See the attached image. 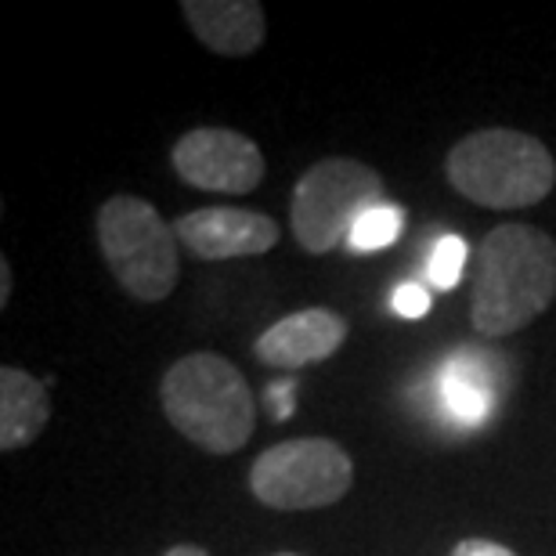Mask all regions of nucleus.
Wrapping results in <instances>:
<instances>
[{
  "label": "nucleus",
  "mask_w": 556,
  "mask_h": 556,
  "mask_svg": "<svg viewBox=\"0 0 556 556\" xmlns=\"http://www.w3.org/2000/svg\"><path fill=\"white\" fill-rule=\"evenodd\" d=\"M383 203V177L369 163L332 155L315 163L293 188V239L304 253H332L351 239L365 210Z\"/></svg>",
  "instance_id": "39448f33"
},
{
  "label": "nucleus",
  "mask_w": 556,
  "mask_h": 556,
  "mask_svg": "<svg viewBox=\"0 0 556 556\" xmlns=\"http://www.w3.org/2000/svg\"><path fill=\"white\" fill-rule=\"evenodd\" d=\"M11 300V264L8 257H0V307Z\"/></svg>",
  "instance_id": "a211bd4d"
},
{
  "label": "nucleus",
  "mask_w": 556,
  "mask_h": 556,
  "mask_svg": "<svg viewBox=\"0 0 556 556\" xmlns=\"http://www.w3.org/2000/svg\"><path fill=\"white\" fill-rule=\"evenodd\" d=\"M275 556H300V553H275Z\"/></svg>",
  "instance_id": "aec40b11"
},
{
  "label": "nucleus",
  "mask_w": 556,
  "mask_h": 556,
  "mask_svg": "<svg viewBox=\"0 0 556 556\" xmlns=\"http://www.w3.org/2000/svg\"><path fill=\"white\" fill-rule=\"evenodd\" d=\"M391 307L402 318H422L430 311V289L422 282H402L391 293Z\"/></svg>",
  "instance_id": "2eb2a0df"
},
{
  "label": "nucleus",
  "mask_w": 556,
  "mask_h": 556,
  "mask_svg": "<svg viewBox=\"0 0 556 556\" xmlns=\"http://www.w3.org/2000/svg\"><path fill=\"white\" fill-rule=\"evenodd\" d=\"M98 247L116 282L141 304H160L174 293L181 278V242L174 225H166L149 199L113 195L94 217Z\"/></svg>",
  "instance_id": "20e7f679"
},
{
  "label": "nucleus",
  "mask_w": 556,
  "mask_h": 556,
  "mask_svg": "<svg viewBox=\"0 0 556 556\" xmlns=\"http://www.w3.org/2000/svg\"><path fill=\"white\" fill-rule=\"evenodd\" d=\"M160 402L170 427L210 455L247 448L257 430V402L247 376L214 351L174 362L160 383Z\"/></svg>",
  "instance_id": "f03ea898"
},
{
  "label": "nucleus",
  "mask_w": 556,
  "mask_h": 556,
  "mask_svg": "<svg viewBox=\"0 0 556 556\" xmlns=\"http://www.w3.org/2000/svg\"><path fill=\"white\" fill-rule=\"evenodd\" d=\"M452 188L488 210H525L542 203L556 185V160L539 138L509 127L466 135L444 160Z\"/></svg>",
  "instance_id": "7ed1b4c3"
},
{
  "label": "nucleus",
  "mask_w": 556,
  "mask_h": 556,
  "mask_svg": "<svg viewBox=\"0 0 556 556\" xmlns=\"http://www.w3.org/2000/svg\"><path fill=\"white\" fill-rule=\"evenodd\" d=\"M348 340V318L329 307H304L278 318L253 343V354L275 369H304L332 358Z\"/></svg>",
  "instance_id": "1a4fd4ad"
},
{
  "label": "nucleus",
  "mask_w": 556,
  "mask_h": 556,
  "mask_svg": "<svg viewBox=\"0 0 556 556\" xmlns=\"http://www.w3.org/2000/svg\"><path fill=\"white\" fill-rule=\"evenodd\" d=\"M170 163L181 181L199 192L220 195H247L264 181V152L257 141L239 135L231 127H195L177 138Z\"/></svg>",
  "instance_id": "0eeeda50"
},
{
  "label": "nucleus",
  "mask_w": 556,
  "mask_h": 556,
  "mask_svg": "<svg viewBox=\"0 0 556 556\" xmlns=\"http://www.w3.org/2000/svg\"><path fill=\"white\" fill-rule=\"evenodd\" d=\"M441 402L459 422H484L492 408V376L481 354H455L441 369Z\"/></svg>",
  "instance_id": "f8f14e48"
},
{
  "label": "nucleus",
  "mask_w": 556,
  "mask_h": 556,
  "mask_svg": "<svg viewBox=\"0 0 556 556\" xmlns=\"http://www.w3.org/2000/svg\"><path fill=\"white\" fill-rule=\"evenodd\" d=\"M51 419L48 383L26 369L4 365L0 369V448L18 452L43 433Z\"/></svg>",
  "instance_id": "9b49d317"
},
{
  "label": "nucleus",
  "mask_w": 556,
  "mask_h": 556,
  "mask_svg": "<svg viewBox=\"0 0 556 556\" xmlns=\"http://www.w3.org/2000/svg\"><path fill=\"white\" fill-rule=\"evenodd\" d=\"M181 11L195 37L225 59H247L268 33V18L257 0H185Z\"/></svg>",
  "instance_id": "9d476101"
},
{
  "label": "nucleus",
  "mask_w": 556,
  "mask_h": 556,
  "mask_svg": "<svg viewBox=\"0 0 556 556\" xmlns=\"http://www.w3.org/2000/svg\"><path fill=\"white\" fill-rule=\"evenodd\" d=\"M354 484L351 455L329 438H293L264 448L250 466V492L271 509H321Z\"/></svg>",
  "instance_id": "423d86ee"
},
{
  "label": "nucleus",
  "mask_w": 556,
  "mask_h": 556,
  "mask_svg": "<svg viewBox=\"0 0 556 556\" xmlns=\"http://www.w3.org/2000/svg\"><path fill=\"white\" fill-rule=\"evenodd\" d=\"M177 242L199 261L261 257L278 242L275 217L242 206H203L174 220Z\"/></svg>",
  "instance_id": "6e6552de"
},
{
  "label": "nucleus",
  "mask_w": 556,
  "mask_h": 556,
  "mask_svg": "<svg viewBox=\"0 0 556 556\" xmlns=\"http://www.w3.org/2000/svg\"><path fill=\"white\" fill-rule=\"evenodd\" d=\"M466 268V242L459 236L438 239V247L427 257V282L433 289H455Z\"/></svg>",
  "instance_id": "4468645a"
},
{
  "label": "nucleus",
  "mask_w": 556,
  "mask_h": 556,
  "mask_svg": "<svg viewBox=\"0 0 556 556\" xmlns=\"http://www.w3.org/2000/svg\"><path fill=\"white\" fill-rule=\"evenodd\" d=\"M163 556H210V553L199 549V546H188V542H185V546H170Z\"/></svg>",
  "instance_id": "6ab92c4d"
},
{
  "label": "nucleus",
  "mask_w": 556,
  "mask_h": 556,
  "mask_svg": "<svg viewBox=\"0 0 556 556\" xmlns=\"http://www.w3.org/2000/svg\"><path fill=\"white\" fill-rule=\"evenodd\" d=\"M452 556H517V553L492 539H463V542H455Z\"/></svg>",
  "instance_id": "dca6fc26"
},
{
  "label": "nucleus",
  "mask_w": 556,
  "mask_h": 556,
  "mask_svg": "<svg viewBox=\"0 0 556 556\" xmlns=\"http://www.w3.org/2000/svg\"><path fill=\"white\" fill-rule=\"evenodd\" d=\"M402 225H405V210L394 203H380V206L365 210L362 220L351 231L348 247L354 253H376V250L391 247V242L402 236Z\"/></svg>",
  "instance_id": "ddd939ff"
},
{
  "label": "nucleus",
  "mask_w": 556,
  "mask_h": 556,
  "mask_svg": "<svg viewBox=\"0 0 556 556\" xmlns=\"http://www.w3.org/2000/svg\"><path fill=\"white\" fill-rule=\"evenodd\" d=\"M271 408H275V419H289V413H293V383H271Z\"/></svg>",
  "instance_id": "f3484780"
},
{
  "label": "nucleus",
  "mask_w": 556,
  "mask_h": 556,
  "mask_svg": "<svg viewBox=\"0 0 556 556\" xmlns=\"http://www.w3.org/2000/svg\"><path fill=\"white\" fill-rule=\"evenodd\" d=\"M556 300V242L542 228L498 225L477 247L470 318L484 337L531 326Z\"/></svg>",
  "instance_id": "f257e3e1"
}]
</instances>
